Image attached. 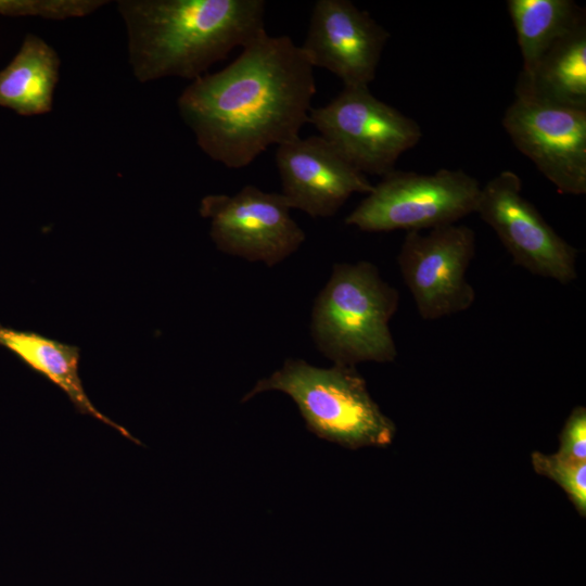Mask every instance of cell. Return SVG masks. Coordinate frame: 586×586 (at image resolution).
I'll list each match as a JSON object with an SVG mask.
<instances>
[{
	"label": "cell",
	"mask_w": 586,
	"mask_h": 586,
	"mask_svg": "<svg viewBox=\"0 0 586 586\" xmlns=\"http://www.w3.org/2000/svg\"><path fill=\"white\" fill-rule=\"evenodd\" d=\"M534 470L560 485L581 515L586 513V461H573L558 454H532Z\"/></svg>",
	"instance_id": "e0dca14e"
},
{
	"label": "cell",
	"mask_w": 586,
	"mask_h": 586,
	"mask_svg": "<svg viewBox=\"0 0 586 586\" xmlns=\"http://www.w3.org/2000/svg\"><path fill=\"white\" fill-rule=\"evenodd\" d=\"M475 254V234L463 225L407 231L397 264L417 310L435 320L469 309L475 290L466 273Z\"/></svg>",
	"instance_id": "ba28073f"
},
{
	"label": "cell",
	"mask_w": 586,
	"mask_h": 586,
	"mask_svg": "<svg viewBox=\"0 0 586 586\" xmlns=\"http://www.w3.org/2000/svg\"><path fill=\"white\" fill-rule=\"evenodd\" d=\"M507 8L522 55V75H528L546 51L585 17L571 0H508Z\"/></svg>",
	"instance_id": "2e32d148"
},
{
	"label": "cell",
	"mask_w": 586,
	"mask_h": 586,
	"mask_svg": "<svg viewBox=\"0 0 586 586\" xmlns=\"http://www.w3.org/2000/svg\"><path fill=\"white\" fill-rule=\"evenodd\" d=\"M105 3L103 0H0V14L62 21L87 16Z\"/></svg>",
	"instance_id": "ac0fdd59"
},
{
	"label": "cell",
	"mask_w": 586,
	"mask_h": 586,
	"mask_svg": "<svg viewBox=\"0 0 586 586\" xmlns=\"http://www.w3.org/2000/svg\"><path fill=\"white\" fill-rule=\"evenodd\" d=\"M263 0H119L129 64L140 82L194 80L265 31Z\"/></svg>",
	"instance_id": "7a4b0ae2"
},
{
	"label": "cell",
	"mask_w": 586,
	"mask_h": 586,
	"mask_svg": "<svg viewBox=\"0 0 586 586\" xmlns=\"http://www.w3.org/2000/svg\"><path fill=\"white\" fill-rule=\"evenodd\" d=\"M281 193L244 186L233 195L208 194L200 214L209 220V235L219 251L271 267L305 241V232L290 215Z\"/></svg>",
	"instance_id": "52a82bcc"
},
{
	"label": "cell",
	"mask_w": 586,
	"mask_h": 586,
	"mask_svg": "<svg viewBox=\"0 0 586 586\" xmlns=\"http://www.w3.org/2000/svg\"><path fill=\"white\" fill-rule=\"evenodd\" d=\"M388 38V31L352 1L318 0L301 48L313 67L330 71L344 87H369Z\"/></svg>",
	"instance_id": "8fae6325"
},
{
	"label": "cell",
	"mask_w": 586,
	"mask_h": 586,
	"mask_svg": "<svg viewBox=\"0 0 586 586\" xmlns=\"http://www.w3.org/2000/svg\"><path fill=\"white\" fill-rule=\"evenodd\" d=\"M398 304V291L372 263L335 264L311 308V339L335 365L392 362L397 348L390 321Z\"/></svg>",
	"instance_id": "3957f363"
},
{
	"label": "cell",
	"mask_w": 586,
	"mask_h": 586,
	"mask_svg": "<svg viewBox=\"0 0 586 586\" xmlns=\"http://www.w3.org/2000/svg\"><path fill=\"white\" fill-rule=\"evenodd\" d=\"M59 73L56 51L28 34L13 60L0 71V106L23 116L50 112Z\"/></svg>",
	"instance_id": "9a60e30c"
},
{
	"label": "cell",
	"mask_w": 586,
	"mask_h": 586,
	"mask_svg": "<svg viewBox=\"0 0 586 586\" xmlns=\"http://www.w3.org/2000/svg\"><path fill=\"white\" fill-rule=\"evenodd\" d=\"M268 391L286 394L311 433L345 448L384 447L395 436L394 422L372 399L355 366L321 368L288 358L281 368L258 380L241 402Z\"/></svg>",
	"instance_id": "277c9868"
},
{
	"label": "cell",
	"mask_w": 586,
	"mask_h": 586,
	"mask_svg": "<svg viewBox=\"0 0 586 586\" xmlns=\"http://www.w3.org/2000/svg\"><path fill=\"white\" fill-rule=\"evenodd\" d=\"M308 123L357 170L381 177L422 137L416 120L369 87H344L328 104L311 107Z\"/></svg>",
	"instance_id": "8992f818"
},
{
	"label": "cell",
	"mask_w": 586,
	"mask_h": 586,
	"mask_svg": "<svg viewBox=\"0 0 586 586\" xmlns=\"http://www.w3.org/2000/svg\"><path fill=\"white\" fill-rule=\"evenodd\" d=\"M502 127L560 193H586V110L515 95Z\"/></svg>",
	"instance_id": "30bf717a"
},
{
	"label": "cell",
	"mask_w": 586,
	"mask_h": 586,
	"mask_svg": "<svg viewBox=\"0 0 586 586\" xmlns=\"http://www.w3.org/2000/svg\"><path fill=\"white\" fill-rule=\"evenodd\" d=\"M514 93L586 110L585 17L546 51L528 75H519Z\"/></svg>",
	"instance_id": "4fadbf2b"
},
{
	"label": "cell",
	"mask_w": 586,
	"mask_h": 586,
	"mask_svg": "<svg viewBox=\"0 0 586 586\" xmlns=\"http://www.w3.org/2000/svg\"><path fill=\"white\" fill-rule=\"evenodd\" d=\"M0 346L12 352L29 368L58 385L81 413L89 415L133 440L127 430L101 413L89 399L78 372L77 346L33 331L8 328L1 323Z\"/></svg>",
	"instance_id": "5bb4252c"
},
{
	"label": "cell",
	"mask_w": 586,
	"mask_h": 586,
	"mask_svg": "<svg viewBox=\"0 0 586 586\" xmlns=\"http://www.w3.org/2000/svg\"><path fill=\"white\" fill-rule=\"evenodd\" d=\"M481 184L462 169L425 175L393 169L345 218L367 232L420 231L454 225L475 213Z\"/></svg>",
	"instance_id": "5b68a950"
},
{
	"label": "cell",
	"mask_w": 586,
	"mask_h": 586,
	"mask_svg": "<svg viewBox=\"0 0 586 586\" xmlns=\"http://www.w3.org/2000/svg\"><path fill=\"white\" fill-rule=\"evenodd\" d=\"M316 93L314 67L289 36L263 31L225 68L194 79L177 100L198 145L231 169L300 137Z\"/></svg>",
	"instance_id": "6da1fadb"
},
{
	"label": "cell",
	"mask_w": 586,
	"mask_h": 586,
	"mask_svg": "<svg viewBox=\"0 0 586 586\" xmlns=\"http://www.w3.org/2000/svg\"><path fill=\"white\" fill-rule=\"evenodd\" d=\"M559 456L573 461H586V409L575 407L560 434Z\"/></svg>",
	"instance_id": "d6986e66"
},
{
	"label": "cell",
	"mask_w": 586,
	"mask_h": 586,
	"mask_svg": "<svg viewBox=\"0 0 586 586\" xmlns=\"http://www.w3.org/2000/svg\"><path fill=\"white\" fill-rule=\"evenodd\" d=\"M281 194L311 217L333 216L354 193L371 192L366 175L321 136L297 137L277 146Z\"/></svg>",
	"instance_id": "7c38bea8"
},
{
	"label": "cell",
	"mask_w": 586,
	"mask_h": 586,
	"mask_svg": "<svg viewBox=\"0 0 586 586\" xmlns=\"http://www.w3.org/2000/svg\"><path fill=\"white\" fill-rule=\"evenodd\" d=\"M475 213L495 231L514 265L562 284L576 279V250L524 198L515 173L502 170L481 187Z\"/></svg>",
	"instance_id": "9c48e42d"
}]
</instances>
